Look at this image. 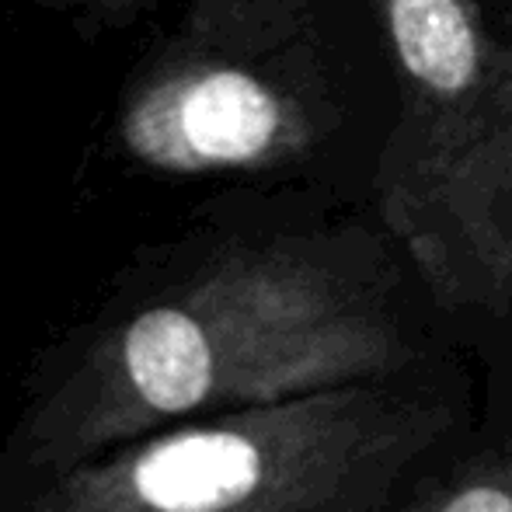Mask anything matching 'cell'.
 <instances>
[{
	"mask_svg": "<svg viewBox=\"0 0 512 512\" xmlns=\"http://www.w3.org/2000/svg\"><path fill=\"white\" fill-rule=\"evenodd\" d=\"M401 70L380 220L443 310L512 307V42L478 0H373Z\"/></svg>",
	"mask_w": 512,
	"mask_h": 512,
	"instance_id": "6da1fadb",
	"label": "cell"
},
{
	"mask_svg": "<svg viewBox=\"0 0 512 512\" xmlns=\"http://www.w3.org/2000/svg\"><path fill=\"white\" fill-rule=\"evenodd\" d=\"M119 133L140 164L171 175L269 168L310 140L307 112L276 81L230 60L182 56L143 77Z\"/></svg>",
	"mask_w": 512,
	"mask_h": 512,
	"instance_id": "7a4b0ae2",
	"label": "cell"
},
{
	"mask_svg": "<svg viewBox=\"0 0 512 512\" xmlns=\"http://www.w3.org/2000/svg\"><path fill=\"white\" fill-rule=\"evenodd\" d=\"M126 366L150 408L182 415L220 391L206 328L189 307H154L126 331Z\"/></svg>",
	"mask_w": 512,
	"mask_h": 512,
	"instance_id": "3957f363",
	"label": "cell"
},
{
	"mask_svg": "<svg viewBox=\"0 0 512 512\" xmlns=\"http://www.w3.org/2000/svg\"><path fill=\"white\" fill-rule=\"evenodd\" d=\"M398 512H512V425L453 446Z\"/></svg>",
	"mask_w": 512,
	"mask_h": 512,
	"instance_id": "277c9868",
	"label": "cell"
},
{
	"mask_svg": "<svg viewBox=\"0 0 512 512\" xmlns=\"http://www.w3.org/2000/svg\"><path fill=\"white\" fill-rule=\"evenodd\" d=\"M95 4H136V0H95Z\"/></svg>",
	"mask_w": 512,
	"mask_h": 512,
	"instance_id": "5b68a950",
	"label": "cell"
}]
</instances>
